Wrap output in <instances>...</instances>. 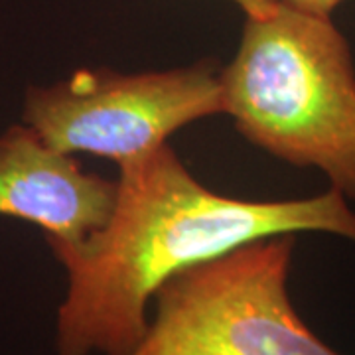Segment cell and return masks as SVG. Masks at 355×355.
<instances>
[{
    "instance_id": "cell-1",
    "label": "cell",
    "mask_w": 355,
    "mask_h": 355,
    "mask_svg": "<svg viewBox=\"0 0 355 355\" xmlns=\"http://www.w3.org/2000/svg\"><path fill=\"white\" fill-rule=\"evenodd\" d=\"M116 184L101 231L50 245L67 275L58 355H128L166 280L247 243L310 231L355 243V214L338 190L284 202L229 198L200 184L168 144L119 166Z\"/></svg>"
},
{
    "instance_id": "cell-2",
    "label": "cell",
    "mask_w": 355,
    "mask_h": 355,
    "mask_svg": "<svg viewBox=\"0 0 355 355\" xmlns=\"http://www.w3.org/2000/svg\"><path fill=\"white\" fill-rule=\"evenodd\" d=\"M223 114L251 144L300 168H318L355 200V69L330 18L280 0L247 18L233 62L221 69Z\"/></svg>"
},
{
    "instance_id": "cell-3",
    "label": "cell",
    "mask_w": 355,
    "mask_h": 355,
    "mask_svg": "<svg viewBox=\"0 0 355 355\" xmlns=\"http://www.w3.org/2000/svg\"><path fill=\"white\" fill-rule=\"evenodd\" d=\"M292 251L294 235H277L178 272L128 355H342L292 304Z\"/></svg>"
},
{
    "instance_id": "cell-4",
    "label": "cell",
    "mask_w": 355,
    "mask_h": 355,
    "mask_svg": "<svg viewBox=\"0 0 355 355\" xmlns=\"http://www.w3.org/2000/svg\"><path fill=\"white\" fill-rule=\"evenodd\" d=\"M223 113L221 69L214 60L146 73L77 69L51 85L26 89L22 123L53 148L116 162L168 144L180 128Z\"/></svg>"
},
{
    "instance_id": "cell-5",
    "label": "cell",
    "mask_w": 355,
    "mask_h": 355,
    "mask_svg": "<svg viewBox=\"0 0 355 355\" xmlns=\"http://www.w3.org/2000/svg\"><path fill=\"white\" fill-rule=\"evenodd\" d=\"M116 180L89 174L24 123L0 135V216L44 231L48 245H79L113 216Z\"/></svg>"
},
{
    "instance_id": "cell-6",
    "label": "cell",
    "mask_w": 355,
    "mask_h": 355,
    "mask_svg": "<svg viewBox=\"0 0 355 355\" xmlns=\"http://www.w3.org/2000/svg\"><path fill=\"white\" fill-rule=\"evenodd\" d=\"M282 2L296 8V10L330 18V14L342 4L343 0H282Z\"/></svg>"
},
{
    "instance_id": "cell-7",
    "label": "cell",
    "mask_w": 355,
    "mask_h": 355,
    "mask_svg": "<svg viewBox=\"0 0 355 355\" xmlns=\"http://www.w3.org/2000/svg\"><path fill=\"white\" fill-rule=\"evenodd\" d=\"M235 2L247 18H265L279 8L280 0H231Z\"/></svg>"
}]
</instances>
